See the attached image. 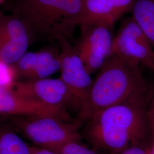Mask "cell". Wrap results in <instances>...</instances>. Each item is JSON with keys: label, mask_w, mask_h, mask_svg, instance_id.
I'll use <instances>...</instances> for the list:
<instances>
[{"label": "cell", "mask_w": 154, "mask_h": 154, "mask_svg": "<svg viewBox=\"0 0 154 154\" xmlns=\"http://www.w3.org/2000/svg\"><path fill=\"white\" fill-rule=\"evenodd\" d=\"M140 66L121 55H110L93 81L78 119L87 122L99 111L115 105L147 103L149 88Z\"/></svg>", "instance_id": "obj_1"}, {"label": "cell", "mask_w": 154, "mask_h": 154, "mask_svg": "<svg viewBox=\"0 0 154 154\" xmlns=\"http://www.w3.org/2000/svg\"><path fill=\"white\" fill-rule=\"evenodd\" d=\"M147 103H122L99 111L87 121L85 137L95 149L109 154L131 145L145 144L150 136Z\"/></svg>", "instance_id": "obj_2"}, {"label": "cell", "mask_w": 154, "mask_h": 154, "mask_svg": "<svg viewBox=\"0 0 154 154\" xmlns=\"http://www.w3.org/2000/svg\"><path fill=\"white\" fill-rule=\"evenodd\" d=\"M12 11L31 38L72 42L82 22L83 0H15Z\"/></svg>", "instance_id": "obj_3"}, {"label": "cell", "mask_w": 154, "mask_h": 154, "mask_svg": "<svg viewBox=\"0 0 154 154\" xmlns=\"http://www.w3.org/2000/svg\"><path fill=\"white\" fill-rule=\"evenodd\" d=\"M82 123L78 119L66 121L54 117L16 116L13 120L14 127L37 146L50 150L70 142H81Z\"/></svg>", "instance_id": "obj_4"}, {"label": "cell", "mask_w": 154, "mask_h": 154, "mask_svg": "<svg viewBox=\"0 0 154 154\" xmlns=\"http://www.w3.org/2000/svg\"><path fill=\"white\" fill-rule=\"evenodd\" d=\"M79 27L80 34L73 46L87 71L92 75L111 54L112 28L100 22L82 23Z\"/></svg>", "instance_id": "obj_5"}, {"label": "cell", "mask_w": 154, "mask_h": 154, "mask_svg": "<svg viewBox=\"0 0 154 154\" xmlns=\"http://www.w3.org/2000/svg\"><path fill=\"white\" fill-rule=\"evenodd\" d=\"M111 54L136 61L154 72V50L138 23L130 17L125 19L113 38Z\"/></svg>", "instance_id": "obj_6"}, {"label": "cell", "mask_w": 154, "mask_h": 154, "mask_svg": "<svg viewBox=\"0 0 154 154\" xmlns=\"http://www.w3.org/2000/svg\"><path fill=\"white\" fill-rule=\"evenodd\" d=\"M58 44L61 63L60 78L71 94L70 108L78 112L85 101L93 80L77 55L72 42L62 40Z\"/></svg>", "instance_id": "obj_7"}, {"label": "cell", "mask_w": 154, "mask_h": 154, "mask_svg": "<svg viewBox=\"0 0 154 154\" xmlns=\"http://www.w3.org/2000/svg\"><path fill=\"white\" fill-rule=\"evenodd\" d=\"M0 114L22 117H54L72 121L66 109L25 97L12 89L0 88Z\"/></svg>", "instance_id": "obj_8"}, {"label": "cell", "mask_w": 154, "mask_h": 154, "mask_svg": "<svg viewBox=\"0 0 154 154\" xmlns=\"http://www.w3.org/2000/svg\"><path fill=\"white\" fill-rule=\"evenodd\" d=\"M17 93L52 106L70 107L72 96L60 78L16 81L12 88Z\"/></svg>", "instance_id": "obj_9"}, {"label": "cell", "mask_w": 154, "mask_h": 154, "mask_svg": "<svg viewBox=\"0 0 154 154\" xmlns=\"http://www.w3.org/2000/svg\"><path fill=\"white\" fill-rule=\"evenodd\" d=\"M32 40L28 29L17 17L0 14V60L14 65L26 52Z\"/></svg>", "instance_id": "obj_10"}, {"label": "cell", "mask_w": 154, "mask_h": 154, "mask_svg": "<svg viewBox=\"0 0 154 154\" xmlns=\"http://www.w3.org/2000/svg\"><path fill=\"white\" fill-rule=\"evenodd\" d=\"M17 79L35 80L49 78L60 69V48L48 47L35 52H27L13 65Z\"/></svg>", "instance_id": "obj_11"}, {"label": "cell", "mask_w": 154, "mask_h": 154, "mask_svg": "<svg viewBox=\"0 0 154 154\" xmlns=\"http://www.w3.org/2000/svg\"><path fill=\"white\" fill-rule=\"evenodd\" d=\"M136 0H83L81 23L100 22L113 27L114 23L130 12Z\"/></svg>", "instance_id": "obj_12"}, {"label": "cell", "mask_w": 154, "mask_h": 154, "mask_svg": "<svg viewBox=\"0 0 154 154\" xmlns=\"http://www.w3.org/2000/svg\"><path fill=\"white\" fill-rule=\"evenodd\" d=\"M130 13L154 50V0H136Z\"/></svg>", "instance_id": "obj_13"}, {"label": "cell", "mask_w": 154, "mask_h": 154, "mask_svg": "<svg viewBox=\"0 0 154 154\" xmlns=\"http://www.w3.org/2000/svg\"><path fill=\"white\" fill-rule=\"evenodd\" d=\"M0 154H30L29 146L13 130L0 126Z\"/></svg>", "instance_id": "obj_14"}, {"label": "cell", "mask_w": 154, "mask_h": 154, "mask_svg": "<svg viewBox=\"0 0 154 154\" xmlns=\"http://www.w3.org/2000/svg\"><path fill=\"white\" fill-rule=\"evenodd\" d=\"M16 80V72L13 65L0 60V88L12 89Z\"/></svg>", "instance_id": "obj_15"}, {"label": "cell", "mask_w": 154, "mask_h": 154, "mask_svg": "<svg viewBox=\"0 0 154 154\" xmlns=\"http://www.w3.org/2000/svg\"><path fill=\"white\" fill-rule=\"evenodd\" d=\"M51 151L58 154H98L94 149L77 141L65 143Z\"/></svg>", "instance_id": "obj_16"}, {"label": "cell", "mask_w": 154, "mask_h": 154, "mask_svg": "<svg viewBox=\"0 0 154 154\" xmlns=\"http://www.w3.org/2000/svg\"><path fill=\"white\" fill-rule=\"evenodd\" d=\"M146 116L150 137L154 144V95L150 97L146 105Z\"/></svg>", "instance_id": "obj_17"}, {"label": "cell", "mask_w": 154, "mask_h": 154, "mask_svg": "<svg viewBox=\"0 0 154 154\" xmlns=\"http://www.w3.org/2000/svg\"><path fill=\"white\" fill-rule=\"evenodd\" d=\"M116 154H152V152L146 144H137L131 145Z\"/></svg>", "instance_id": "obj_18"}, {"label": "cell", "mask_w": 154, "mask_h": 154, "mask_svg": "<svg viewBox=\"0 0 154 154\" xmlns=\"http://www.w3.org/2000/svg\"><path fill=\"white\" fill-rule=\"evenodd\" d=\"M30 154H58L55 151L38 146H29Z\"/></svg>", "instance_id": "obj_19"}, {"label": "cell", "mask_w": 154, "mask_h": 154, "mask_svg": "<svg viewBox=\"0 0 154 154\" xmlns=\"http://www.w3.org/2000/svg\"><path fill=\"white\" fill-rule=\"evenodd\" d=\"M6 0H0V5H2Z\"/></svg>", "instance_id": "obj_20"}, {"label": "cell", "mask_w": 154, "mask_h": 154, "mask_svg": "<svg viewBox=\"0 0 154 154\" xmlns=\"http://www.w3.org/2000/svg\"><path fill=\"white\" fill-rule=\"evenodd\" d=\"M3 116H2V115H1V114H0V119H1Z\"/></svg>", "instance_id": "obj_21"}, {"label": "cell", "mask_w": 154, "mask_h": 154, "mask_svg": "<svg viewBox=\"0 0 154 154\" xmlns=\"http://www.w3.org/2000/svg\"><path fill=\"white\" fill-rule=\"evenodd\" d=\"M0 14H1V13H0Z\"/></svg>", "instance_id": "obj_22"}]
</instances>
